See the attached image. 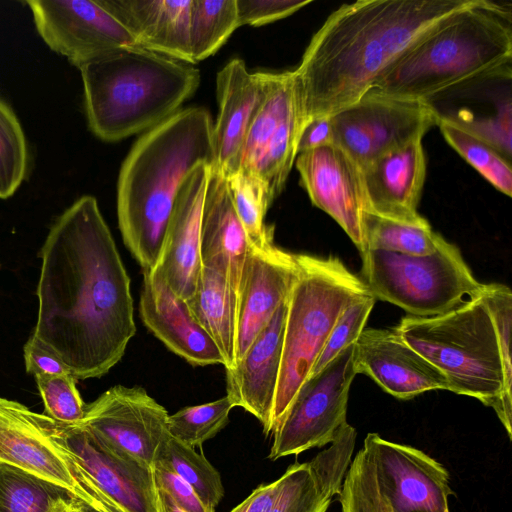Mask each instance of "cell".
<instances>
[{"label": "cell", "mask_w": 512, "mask_h": 512, "mask_svg": "<svg viewBox=\"0 0 512 512\" xmlns=\"http://www.w3.org/2000/svg\"><path fill=\"white\" fill-rule=\"evenodd\" d=\"M104 1L138 47L192 64L189 37L192 0Z\"/></svg>", "instance_id": "cell-26"}, {"label": "cell", "mask_w": 512, "mask_h": 512, "mask_svg": "<svg viewBox=\"0 0 512 512\" xmlns=\"http://www.w3.org/2000/svg\"><path fill=\"white\" fill-rule=\"evenodd\" d=\"M167 410L142 387L116 385L85 405L78 423L117 453L153 468L168 433Z\"/></svg>", "instance_id": "cell-14"}, {"label": "cell", "mask_w": 512, "mask_h": 512, "mask_svg": "<svg viewBox=\"0 0 512 512\" xmlns=\"http://www.w3.org/2000/svg\"><path fill=\"white\" fill-rule=\"evenodd\" d=\"M39 256L32 335L76 380L102 377L124 356L136 325L130 278L93 196L57 217Z\"/></svg>", "instance_id": "cell-1"}, {"label": "cell", "mask_w": 512, "mask_h": 512, "mask_svg": "<svg viewBox=\"0 0 512 512\" xmlns=\"http://www.w3.org/2000/svg\"><path fill=\"white\" fill-rule=\"evenodd\" d=\"M439 115L431 102L366 93L330 117L334 144L362 170L379 156L423 138L437 126Z\"/></svg>", "instance_id": "cell-11"}, {"label": "cell", "mask_w": 512, "mask_h": 512, "mask_svg": "<svg viewBox=\"0 0 512 512\" xmlns=\"http://www.w3.org/2000/svg\"><path fill=\"white\" fill-rule=\"evenodd\" d=\"M0 462L73 491L75 479L40 414L0 397Z\"/></svg>", "instance_id": "cell-25"}, {"label": "cell", "mask_w": 512, "mask_h": 512, "mask_svg": "<svg viewBox=\"0 0 512 512\" xmlns=\"http://www.w3.org/2000/svg\"><path fill=\"white\" fill-rule=\"evenodd\" d=\"M511 16L510 6L474 0L421 37L367 93L430 102L475 79L510 78Z\"/></svg>", "instance_id": "cell-4"}, {"label": "cell", "mask_w": 512, "mask_h": 512, "mask_svg": "<svg viewBox=\"0 0 512 512\" xmlns=\"http://www.w3.org/2000/svg\"><path fill=\"white\" fill-rule=\"evenodd\" d=\"M295 165L311 202L330 215L362 253V214L367 205L358 165L337 144L301 152Z\"/></svg>", "instance_id": "cell-17"}, {"label": "cell", "mask_w": 512, "mask_h": 512, "mask_svg": "<svg viewBox=\"0 0 512 512\" xmlns=\"http://www.w3.org/2000/svg\"><path fill=\"white\" fill-rule=\"evenodd\" d=\"M186 303L193 318L219 349L224 367L232 366L238 299L225 273L216 267L202 265L196 290Z\"/></svg>", "instance_id": "cell-28"}, {"label": "cell", "mask_w": 512, "mask_h": 512, "mask_svg": "<svg viewBox=\"0 0 512 512\" xmlns=\"http://www.w3.org/2000/svg\"><path fill=\"white\" fill-rule=\"evenodd\" d=\"M437 126L446 142L490 184L508 197L512 195L510 160L441 114Z\"/></svg>", "instance_id": "cell-33"}, {"label": "cell", "mask_w": 512, "mask_h": 512, "mask_svg": "<svg viewBox=\"0 0 512 512\" xmlns=\"http://www.w3.org/2000/svg\"><path fill=\"white\" fill-rule=\"evenodd\" d=\"M334 144V132L330 116L315 117L307 121L299 136L297 155L301 152Z\"/></svg>", "instance_id": "cell-46"}, {"label": "cell", "mask_w": 512, "mask_h": 512, "mask_svg": "<svg viewBox=\"0 0 512 512\" xmlns=\"http://www.w3.org/2000/svg\"><path fill=\"white\" fill-rule=\"evenodd\" d=\"M29 149L21 123L0 97V199L11 197L26 179Z\"/></svg>", "instance_id": "cell-34"}, {"label": "cell", "mask_w": 512, "mask_h": 512, "mask_svg": "<svg viewBox=\"0 0 512 512\" xmlns=\"http://www.w3.org/2000/svg\"><path fill=\"white\" fill-rule=\"evenodd\" d=\"M46 432L62 454L124 512H157L151 468L103 444L79 424H64L40 414Z\"/></svg>", "instance_id": "cell-12"}, {"label": "cell", "mask_w": 512, "mask_h": 512, "mask_svg": "<svg viewBox=\"0 0 512 512\" xmlns=\"http://www.w3.org/2000/svg\"><path fill=\"white\" fill-rule=\"evenodd\" d=\"M288 300V299H287ZM287 301L261 330L239 361L226 369L227 394L233 407L252 414L266 435L272 433V411L279 378Z\"/></svg>", "instance_id": "cell-22"}, {"label": "cell", "mask_w": 512, "mask_h": 512, "mask_svg": "<svg viewBox=\"0 0 512 512\" xmlns=\"http://www.w3.org/2000/svg\"><path fill=\"white\" fill-rule=\"evenodd\" d=\"M42 397L45 415L64 424H78L84 417L85 403L71 373L56 376H35Z\"/></svg>", "instance_id": "cell-39"}, {"label": "cell", "mask_w": 512, "mask_h": 512, "mask_svg": "<svg viewBox=\"0 0 512 512\" xmlns=\"http://www.w3.org/2000/svg\"><path fill=\"white\" fill-rule=\"evenodd\" d=\"M227 188L236 214L251 245L263 242L273 230L264 223L272 204L264 185L254 176L239 171L226 178Z\"/></svg>", "instance_id": "cell-36"}, {"label": "cell", "mask_w": 512, "mask_h": 512, "mask_svg": "<svg viewBox=\"0 0 512 512\" xmlns=\"http://www.w3.org/2000/svg\"><path fill=\"white\" fill-rule=\"evenodd\" d=\"M296 257L298 273L287 300L273 429L308 379L342 312L358 298L371 294L364 281L338 257Z\"/></svg>", "instance_id": "cell-7"}, {"label": "cell", "mask_w": 512, "mask_h": 512, "mask_svg": "<svg viewBox=\"0 0 512 512\" xmlns=\"http://www.w3.org/2000/svg\"><path fill=\"white\" fill-rule=\"evenodd\" d=\"M297 273L296 254L277 247L273 233L263 242L250 245L238 293L234 363L287 301Z\"/></svg>", "instance_id": "cell-16"}, {"label": "cell", "mask_w": 512, "mask_h": 512, "mask_svg": "<svg viewBox=\"0 0 512 512\" xmlns=\"http://www.w3.org/2000/svg\"><path fill=\"white\" fill-rule=\"evenodd\" d=\"M26 371L34 376L70 373L61 358L47 345L31 335L23 347Z\"/></svg>", "instance_id": "cell-45"}, {"label": "cell", "mask_w": 512, "mask_h": 512, "mask_svg": "<svg viewBox=\"0 0 512 512\" xmlns=\"http://www.w3.org/2000/svg\"><path fill=\"white\" fill-rule=\"evenodd\" d=\"M152 471L156 488L167 493L181 509L186 512H212L193 488L166 465L156 461Z\"/></svg>", "instance_id": "cell-44"}, {"label": "cell", "mask_w": 512, "mask_h": 512, "mask_svg": "<svg viewBox=\"0 0 512 512\" xmlns=\"http://www.w3.org/2000/svg\"><path fill=\"white\" fill-rule=\"evenodd\" d=\"M362 449L373 463L391 512H450L449 473L441 463L377 433L367 434Z\"/></svg>", "instance_id": "cell-15"}, {"label": "cell", "mask_w": 512, "mask_h": 512, "mask_svg": "<svg viewBox=\"0 0 512 512\" xmlns=\"http://www.w3.org/2000/svg\"><path fill=\"white\" fill-rule=\"evenodd\" d=\"M443 116L494 147L508 160L511 159L512 104L510 97L501 102L494 114L488 116L477 117L464 113L458 116Z\"/></svg>", "instance_id": "cell-41"}, {"label": "cell", "mask_w": 512, "mask_h": 512, "mask_svg": "<svg viewBox=\"0 0 512 512\" xmlns=\"http://www.w3.org/2000/svg\"><path fill=\"white\" fill-rule=\"evenodd\" d=\"M238 27L236 0H192V64L213 55Z\"/></svg>", "instance_id": "cell-32"}, {"label": "cell", "mask_w": 512, "mask_h": 512, "mask_svg": "<svg viewBox=\"0 0 512 512\" xmlns=\"http://www.w3.org/2000/svg\"><path fill=\"white\" fill-rule=\"evenodd\" d=\"M473 1L360 0L340 6L294 70L303 126L357 102L421 37Z\"/></svg>", "instance_id": "cell-2"}, {"label": "cell", "mask_w": 512, "mask_h": 512, "mask_svg": "<svg viewBox=\"0 0 512 512\" xmlns=\"http://www.w3.org/2000/svg\"><path fill=\"white\" fill-rule=\"evenodd\" d=\"M356 374L373 379L398 399H412L430 390H449L446 377L411 348L394 328H364L354 343Z\"/></svg>", "instance_id": "cell-18"}, {"label": "cell", "mask_w": 512, "mask_h": 512, "mask_svg": "<svg viewBox=\"0 0 512 512\" xmlns=\"http://www.w3.org/2000/svg\"><path fill=\"white\" fill-rule=\"evenodd\" d=\"M68 490L0 462V512H66Z\"/></svg>", "instance_id": "cell-29"}, {"label": "cell", "mask_w": 512, "mask_h": 512, "mask_svg": "<svg viewBox=\"0 0 512 512\" xmlns=\"http://www.w3.org/2000/svg\"><path fill=\"white\" fill-rule=\"evenodd\" d=\"M213 122L202 107L179 110L147 130L125 158L117 185L122 239L142 267L152 271L179 190L199 163L214 165Z\"/></svg>", "instance_id": "cell-3"}, {"label": "cell", "mask_w": 512, "mask_h": 512, "mask_svg": "<svg viewBox=\"0 0 512 512\" xmlns=\"http://www.w3.org/2000/svg\"><path fill=\"white\" fill-rule=\"evenodd\" d=\"M78 69L89 129L106 142L162 123L179 111L200 83L192 64L136 46L116 49Z\"/></svg>", "instance_id": "cell-5"}, {"label": "cell", "mask_w": 512, "mask_h": 512, "mask_svg": "<svg viewBox=\"0 0 512 512\" xmlns=\"http://www.w3.org/2000/svg\"><path fill=\"white\" fill-rule=\"evenodd\" d=\"M66 512H75L72 507L70 506V508L66 511Z\"/></svg>", "instance_id": "cell-49"}, {"label": "cell", "mask_w": 512, "mask_h": 512, "mask_svg": "<svg viewBox=\"0 0 512 512\" xmlns=\"http://www.w3.org/2000/svg\"><path fill=\"white\" fill-rule=\"evenodd\" d=\"M64 458L75 479L71 492V507L75 512H124L102 493L79 467L67 457Z\"/></svg>", "instance_id": "cell-43"}, {"label": "cell", "mask_w": 512, "mask_h": 512, "mask_svg": "<svg viewBox=\"0 0 512 512\" xmlns=\"http://www.w3.org/2000/svg\"><path fill=\"white\" fill-rule=\"evenodd\" d=\"M250 245L232 204L226 178L211 168L201 216V261L202 265L225 273L237 299Z\"/></svg>", "instance_id": "cell-27"}, {"label": "cell", "mask_w": 512, "mask_h": 512, "mask_svg": "<svg viewBox=\"0 0 512 512\" xmlns=\"http://www.w3.org/2000/svg\"><path fill=\"white\" fill-rule=\"evenodd\" d=\"M353 348L354 344L300 387L272 431L271 460L298 455L334 441L347 422L349 390L356 375Z\"/></svg>", "instance_id": "cell-10"}, {"label": "cell", "mask_w": 512, "mask_h": 512, "mask_svg": "<svg viewBox=\"0 0 512 512\" xmlns=\"http://www.w3.org/2000/svg\"><path fill=\"white\" fill-rule=\"evenodd\" d=\"M139 314L154 336L191 365H225L219 349L193 318L186 301L154 270L143 271Z\"/></svg>", "instance_id": "cell-23"}, {"label": "cell", "mask_w": 512, "mask_h": 512, "mask_svg": "<svg viewBox=\"0 0 512 512\" xmlns=\"http://www.w3.org/2000/svg\"><path fill=\"white\" fill-rule=\"evenodd\" d=\"M479 293L439 315L405 316L396 329L446 377L450 391L491 407L511 439L512 396L505 391L495 328Z\"/></svg>", "instance_id": "cell-6"}, {"label": "cell", "mask_w": 512, "mask_h": 512, "mask_svg": "<svg viewBox=\"0 0 512 512\" xmlns=\"http://www.w3.org/2000/svg\"><path fill=\"white\" fill-rule=\"evenodd\" d=\"M376 299L372 294L352 302L340 315L308 378L317 375L341 352L352 346L363 331Z\"/></svg>", "instance_id": "cell-38"}, {"label": "cell", "mask_w": 512, "mask_h": 512, "mask_svg": "<svg viewBox=\"0 0 512 512\" xmlns=\"http://www.w3.org/2000/svg\"><path fill=\"white\" fill-rule=\"evenodd\" d=\"M211 168L208 163H199L184 180L153 269L185 301L194 294L202 270L201 216Z\"/></svg>", "instance_id": "cell-20"}, {"label": "cell", "mask_w": 512, "mask_h": 512, "mask_svg": "<svg viewBox=\"0 0 512 512\" xmlns=\"http://www.w3.org/2000/svg\"><path fill=\"white\" fill-rule=\"evenodd\" d=\"M161 462L185 480L212 512L224 496L219 472L193 447L168 435L158 448L155 462Z\"/></svg>", "instance_id": "cell-31"}, {"label": "cell", "mask_w": 512, "mask_h": 512, "mask_svg": "<svg viewBox=\"0 0 512 512\" xmlns=\"http://www.w3.org/2000/svg\"><path fill=\"white\" fill-rule=\"evenodd\" d=\"M362 234V253L366 250H381L424 256L435 252L443 240L429 224L412 225L370 211H364L362 214Z\"/></svg>", "instance_id": "cell-30"}, {"label": "cell", "mask_w": 512, "mask_h": 512, "mask_svg": "<svg viewBox=\"0 0 512 512\" xmlns=\"http://www.w3.org/2000/svg\"><path fill=\"white\" fill-rule=\"evenodd\" d=\"M338 496L341 512H391L379 489L373 463L363 449L352 459Z\"/></svg>", "instance_id": "cell-37"}, {"label": "cell", "mask_w": 512, "mask_h": 512, "mask_svg": "<svg viewBox=\"0 0 512 512\" xmlns=\"http://www.w3.org/2000/svg\"><path fill=\"white\" fill-rule=\"evenodd\" d=\"M310 0H236L238 26H262L288 17Z\"/></svg>", "instance_id": "cell-42"}, {"label": "cell", "mask_w": 512, "mask_h": 512, "mask_svg": "<svg viewBox=\"0 0 512 512\" xmlns=\"http://www.w3.org/2000/svg\"><path fill=\"white\" fill-rule=\"evenodd\" d=\"M269 87V72H250L241 59L217 74L218 114L212 128L213 170L228 178L239 172L244 143Z\"/></svg>", "instance_id": "cell-19"}, {"label": "cell", "mask_w": 512, "mask_h": 512, "mask_svg": "<svg viewBox=\"0 0 512 512\" xmlns=\"http://www.w3.org/2000/svg\"><path fill=\"white\" fill-rule=\"evenodd\" d=\"M361 258L364 283L373 297L411 316L445 313L477 295L484 285L459 249L444 238L435 252L424 256L366 250Z\"/></svg>", "instance_id": "cell-8"}, {"label": "cell", "mask_w": 512, "mask_h": 512, "mask_svg": "<svg viewBox=\"0 0 512 512\" xmlns=\"http://www.w3.org/2000/svg\"><path fill=\"white\" fill-rule=\"evenodd\" d=\"M279 480L258 486L244 501L231 512H267L278 493Z\"/></svg>", "instance_id": "cell-47"}, {"label": "cell", "mask_w": 512, "mask_h": 512, "mask_svg": "<svg viewBox=\"0 0 512 512\" xmlns=\"http://www.w3.org/2000/svg\"><path fill=\"white\" fill-rule=\"evenodd\" d=\"M156 507L157 512H186L181 509L167 493L159 489H157Z\"/></svg>", "instance_id": "cell-48"}, {"label": "cell", "mask_w": 512, "mask_h": 512, "mask_svg": "<svg viewBox=\"0 0 512 512\" xmlns=\"http://www.w3.org/2000/svg\"><path fill=\"white\" fill-rule=\"evenodd\" d=\"M25 3L45 44L77 68L116 49L138 47L104 0H29Z\"/></svg>", "instance_id": "cell-13"}, {"label": "cell", "mask_w": 512, "mask_h": 512, "mask_svg": "<svg viewBox=\"0 0 512 512\" xmlns=\"http://www.w3.org/2000/svg\"><path fill=\"white\" fill-rule=\"evenodd\" d=\"M361 172L366 211L412 225L429 224L417 210L426 178L423 138L379 156Z\"/></svg>", "instance_id": "cell-21"}, {"label": "cell", "mask_w": 512, "mask_h": 512, "mask_svg": "<svg viewBox=\"0 0 512 512\" xmlns=\"http://www.w3.org/2000/svg\"><path fill=\"white\" fill-rule=\"evenodd\" d=\"M302 127L294 70L269 72L267 95L248 131L239 171L257 178L271 202L283 191L295 163Z\"/></svg>", "instance_id": "cell-9"}, {"label": "cell", "mask_w": 512, "mask_h": 512, "mask_svg": "<svg viewBox=\"0 0 512 512\" xmlns=\"http://www.w3.org/2000/svg\"><path fill=\"white\" fill-rule=\"evenodd\" d=\"M480 297L488 310L497 336L504 374L505 391L512 396V364L510 354L512 292L503 284H484Z\"/></svg>", "instance_id": "cell-40"}, {"label": "cell", "mask_w": 512, "mask_h": 512, "mask_svg": "<svg viewBox=\"0 0 512 512\" xmlns=\"http://www.w3.org/2000/svg\"><path fill=\"white\" fill-rule=\"evenodd\" d=\"M356 437L355 428L346 422L328 448L309 462L291 465L278 478V493L267 512H326L341 491Z\"/></svg>", "instance_id": "cell-24"}, {"label": "cell", "mask_w": 512, "mask_h": 512, "mask_svg": "<svg viewBox=\"0 0 512 512\" xmlns=\"http://www.w3.org/2000/svg\"><path fill=\"white\" fill-rule=\"evenodd\" d=\"M233 405L227 396L212 402L184 407L168 417V433L190 446L213 438L229 422Z\"/></svg>", "instance_id": "cell-35"}]
</instances>
